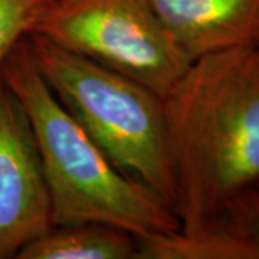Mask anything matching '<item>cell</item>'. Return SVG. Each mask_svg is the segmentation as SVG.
<instances>
[{
    "label": "cell",
    "mask_w": 259,
    "mask_h": 259,
    "mask_svg": "<svg viewBox=\"0 0 259 259\" xmlns=\"http://www.w3.org/2000/svg\"><path fill=\"white\" fill-rule=\"evenodd\" d=\"M193 62L236 48H259V0H150Z\"/></svg>",
    "instance_id": "6"
},
{
    "label": "cell",
    "mask_w": 259,
    "mask_h": 259,
    "mask_svg": "<svg viewBox=\"0 0 259 259\" xmlns=\"http://www.w3.org/2000/svg\"><path fill=\"white\" fill-rule=\"evenodd\" d=\"M54 0H0V71L19 42L36 30Z\"/></svg>",
    "instance_id": "9"
},
{
    "label": "cell",
    "mask_w": 259,
    "mask_h": 259,
    "mask_svg": "<svg viewBox=\"0 0 259 259\" xmlns=\"http://www.w3.org/2000/svg\"><path fill=\"white\" fill-rule=\"evenodd\" d=\"M222 225L242 239L259 246V183L232 202Z\"/></svg>",
    "instance_id": "10"
},
{
    "label": "cell",
    "mask_w": 259,
    "mask_h": 259,
    "mask_svg": "<svg viewBox=\"0 0 259 259\" xmlns=\"http://www.w3.org/2000/svg\"><path fill=\"white\" fill-rule=\"evenodd\" d=\"M0 78L28 115L47 177L52 223L98 222L136 238L180 229L175 210L147 186L125 175L56 100L22 39Z\"/></svg>",
    "instance_id": "2"
},
{
    "label": "cell",
    "mask_w": 259,
    "mask_h": 259,
    "mask_svg": "<svg viewBox=\"0 0 259 259\" xmlns=\"http://www.w3.org/2000/svg\"><path fill=\"white\" fill-rule=\"evenodd\" d=\"M33 33L163 98L192 64L150 0H54Z\"/></svg>",
    "instance_id": "4"
},
{
    "label": "cell",
    "mask_w": 259,
    "mask_h": 259,
    "mask_svg": "<svg viewBox=\"0 0 259 259\" xmlns=\"http://www.w3.org/2000/svg\"><path fill=\"white\" fill-rule=\"evenodd\" d=\"M16 259H137V238L107 223L52 225Z\"/></svg>",
    "instance_id": "7"
},
{
    "label": "cell",
    "mask_w": 259,
    "mask_h": 259,
    "mask_svg": "<svg viewBox=\"0 0 259 259\" xmlns=\"http://www.w3.org/2000/svg\"><path fill=\"white\" fill-rule=\"evenodd\" d=\"M137 259H259V246L221 223L192 233L177 229L137 238Z\"/></svg>",
    "instance_id": "8"
},
{
    "label": "cell",
    "mask_w": 259,
    "mask_h": 259,
    "mask_svg": "<svg viewBox=\"0 0 259 259\" xmlns=\"http://www.w3.org/2000/svg\"><path fill=\"white\" fill-rule=\"evenodd\" d=\"M52 225L47 177L30 121L0 78V259L16 258Z\"/></svg>",
    "instance_id": "5"
},
{
    "label": "cell",
    "mask_w": 259,
    "mask_h": 259,
    "mask_svg": "<svg viewBox=\"0 0 259 259\" xmlns=\"http://www.w3.org/2000/svg\"><path fill=\"white\" fill-rule=\"evenodd\" d=\"M28 47L49 90L98 147L120 170L173 209L175 182L164 98L42 35H29Z\"/></svg>",
    "instance_id": "3"
},
{
    "label": "cell",
    "mask_w": 259,
    "mask_h": 259,
    "mask_svg": "<svg viewBox=\"0 0 259 259\" xmlns=\"http://www.w3.org/2000/svg\"><path fill=\"white\" fill-rule=\"evenodd\" d=\"M164 107L180 231L219 226L259 183V48L193 61Z\"/></svg>",
    "instance_id": "1"
}]
</instances>
